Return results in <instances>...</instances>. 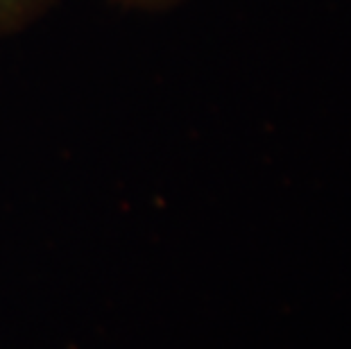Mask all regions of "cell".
<instances>
[{"label": "cell", "instance_id": "7a4b0ae2", "mask_svg": "<svg viewBox=\"0 0 351 349\" xmlns=\"http://www.w3.org/2000/svg\"><path fill=\"white\" fill-rule=\"evenodd\" d=\"M125 5H132V7H163V5H170L175 0H121Z\"/></svg>", "mask_w": 351, "mask_h": 349}, {"label": "cell", "instance_id": "6da1fadb", "mask_svg": "<svg viewBox=\"0 0 351 349\" xmlns=\"http://www.w3.org/2000/svg\"><path fill=\"white\" fill-rule=\"evenodd\" d=\"M50 0H0V34L36 16Z\"/></svg>", "mask_w": 351, "mask_h": 349}]
</instances>
